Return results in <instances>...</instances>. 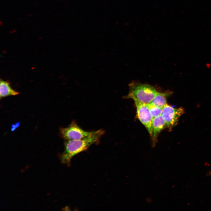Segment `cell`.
I'll return each mask as SVG.
<instances>
[{
	"label": "cell",
	"mask_w": 211,
	"mask_h": 211,
	"mask_svg": "<svg viewBox=\"0 0 211 211\" xmlns=\"http://www.w3.org/2000/svg\"><path fill=\"white\" fill-rule=\"evenodd\" d=\"M104 133L105 131L100 129L93 131L91 135L81 139L65 140L64 150L61 156V162L69 164L74 156L86 150L92 145L98 143Z\"/></svg>",
	"instance_id": "cell-1"
},
{
	"label": "cell",
	"mask_w": 211,
	"mask_h": 211,
	"mask_svg": "<svg viewBox=\"0 0 211 211\" xmlns=\"http://www.w3.org/2000/svg\"><path fill=\"white\" fill-rule=\"evenodd\" d=\"M129 89L125 98H131L145 104L150 103L158 92L151 85L135 81L129 84Z\"/></svg>",
	"instance_id": "cell-2"
},
{
	"label": "cell",
	"mask_w": 211,
	"mask_h": 211,
	"mask_svg": "<svg viewBox=\"0 0 211 211\" xmlns=\"http://www.w3.org/2000/svg\"><path fill=\"white\" fill-rule=\"evenodd\" d=\"M184 111L183 108H174L166 103L162 108L161 114L165 122L166 127L171 129L175 127Z\"/></svg>",
	"instance_id": "cell-3"
},
{
	"label": "cell",
	"mask_w": 211,
	"mask_h": 211,
	"mask_svg": "<svg viewBox=\"0 0 211 211\" xmlns=\"http://www.w3.org/2000/svg\"><path fill=\"white\" fill-rule=\"evenodd\" d=\"M93 132L84 130L75 121H73L68 127L61 129L60 130L61 136L65 140L81 139L90 135Z\"/></svg>",
	"instance_id": "cell-4"
},
{
	"label": "cell",
	"mask_w": 211,
	"mask_h": 211,
	"mask_svg": "<svg viewBox=\"0 0 211 211\" xmlns=\"http://www.w3.org/2000/svg\"><path fill=\"white\" fill-rule=\"evenodd\" d=\"M134 101L136 108L137 117L151 136L153 118L149 108L146 104L137 101Z\"/></svg>",
	"instance_id": "cell-5"
},
{
	"label": "cell",
	"mask_w": 211,
	"mask_h": 211,
	"mask_svg": "<svg viewBox=\"0 0 211 211\" xmlns=\"http://www.w3.org/2000/svg\"><path fill=\"white\" fill-rule=\"evenodd\" d=\"M166 127L165 122L161 115L153 118L151 136L154 145H155L159 133Z\"/></svg>",
	"instance_id": "cell-6"
},
{
	"label": "cell",
	"mask_w": 211,
	"mask_h": 211,
	"mask_svg": "<svg viewBox=\"0 0 211 211\" xmlns=\"http://www.w3.org/2000/svg\"><path fill=\"white\" fill-rule=\"evenodd\" d=\"M19 93L18 92L11 88L9 81L0 79V98L1 99L8 96L17 95Z\"/></svg>",
	"instance_id": "cell-7"
},
{
	"label": "cell",
	"mask_w": 211,
	"mask_h": 211,
	"mask_svg": "<svg viewBox=\"0 0 211 211\" xmlns=\"http://www.w3.org/2000/svg\"><path fill=\"white\" fill-rule=\"evenodd\" d=\"M171 92L168 91L165 93L158 92L151 103L159 107L162 108L167 103L166 97L170 95Z\"/></svg>",
	"instance_id": "cell-8"
},
{
	"label": "cell",
	"mask_w": 211,
	"mask_h": 211,
	"mask_svg": "<svg viewBox=\"0 0 211 211\" xmlns=\"http://www.w3.org/2000/svg\"><path fill=\"white\" fill-rule=\"evenodd\" d=\"M146 104L153 118L161 115L162 108L156 106L151 103Z\"/></svg>",
	"instance_id": "cell-9"
}]
</instances>
